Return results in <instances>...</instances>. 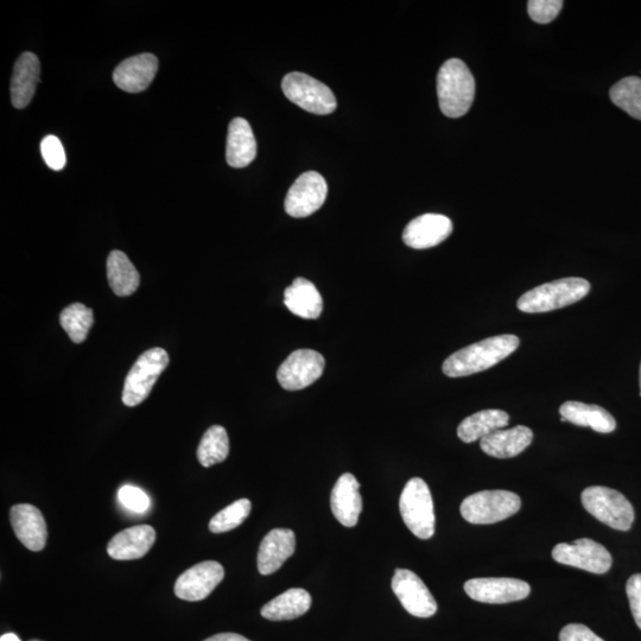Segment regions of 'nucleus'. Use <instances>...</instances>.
<instances>
[{"label":"nucleus","mask_w":641,"mask_h":641,"mask_svg":"<svg viewBox=\"0 0 641 641\" xmlns=\"http://www.w3.org/2000/svg\"><path fill=\"white\" fill-rule=\"evenodd\" d=\"M519 345L520 340L516 335L492 336L450 355L444 361L442 371L449 378L472 376L501 363L516 352Z\"/></svg>","instance_id":"obj_1"},{"label":"nucleus","mask_w":641,"mask_h":641,"mask_svg":"<svg viewBox=\"0 0 641 641\" xmlns=\"http://www.w3.org/2000/svg\"><path fill=\"white\" fill-rule=\"evenodd\" d=\"M440 109L448 118H460L471 109L475 97L474 76L466 63L450 59L437 75Z\"/></svg>","instance_id":"obj_2"},{"label":"nucleus","mask_w":641,"mask_h":641,"mask_svg":"<svg viewBox=\"0 0 641 641\" xmlns=\"http://www.w3.org/2000/svg\"><path fill=\"white\" fill-rule=\"evenodd\" d=\"M590 291L586 279L570 277L545 283L528 291L517 302L520 312L528 314L548 313L566 308L585 298Z\"/></svg>","instance_id":"obj_3"},{"label":"nucleus","mask_w":641,"mask_h":641,"mask_svg":"<svg viewBox=\"0 0 641 641\" xmlns=\"http://www.w3.org/2000/svg\"><path fill=\"white\" fill-rule=\"evenodd\" d=\"M399 510L405 525L417 538L427 541L434 536V500L423 479L414 478L405 485L399 499Z\"/></svg>","instance_id":"obj_4"},{"label":"nucleus","mask_w":641,"mask_h":641,"mask_svg":"<svg viewBox=\"0 0 641 641\" xmlns=\"http://www.w3.org/2000/svg\"><path fill=\"white\" fill-rule=\"evenodd\" d=\"M582 505L593 517L614 530L628 531L634 522V509L623 494L612 488L592 486L581 495Z\"/></svg>","instance_id":"obj_5"},{"label":"nucleus","mask_w":641,"mask_h":641,"mask_svg":"<svg viewBox=\"0 0 641 641\" xmlns=\"http://www.w3.org/2000/svg\"><path fill=\"white\" fill-rule=\"evenodd\" d=\"M522 507V500L509 491H482L462 501L460 511L466 522L487 525L503 522Z\"/></svg>","instance_id":"obj_6"},{"label":"nucleus","mask_w":641,"mask_h":641,"mask_svg":"<svg viewBox=\"0 0 641 641\" xmlns=\"http://www.w3.org/2000/svg\"><path fill=\"white\" fill-rule=\"evenodd\" d=\"M168 365L169 355L163 348H151L144 352L125 379L123 403L130 408L142 404Z\"/></svg>","instance_id":"obj_7"},{"label":"nucleus","mask_w":641,"mask_h":641,"mask_svg":"<svg viewBox=\"0 0 641 641\" xmlns=\"http://www.w3.org/2000/svg\"><path fill=\"white\" fill-rule=\"evenodd\" d=\"M282 90L291 103L320 116L333 113L338 106L332 90L307 74L295 72L285 75Z\"/></svg>","instance_id":"obj_8"},{"label":"nucleus","mask_w":641,"mask_h":641,"mask_svg":"<svg viewBox=\"0 0 641 641\" xmlns=\"http://www.w3.org/2000/svg\"><path fill=\"white\" fill-rule=\"evenodd\" d=\"M552 558L564 566L579 568L593 574H606L612 567L609 551L593 539H577L574 543H560L552 550Z\"/></svg>","instance_id":"obj_9"},{"label":"nucleus","mask_w":641,"mask_h":641,"mask_svg":"<svg viewBox=\"0 0 641 641\" xmlns=\"http://www.w3.org/2000/svg\"><path fill=\"white\" fill-rule=\"evenodd\" d=\"M326 361L313 349H298L279 366L277 379L284 390L298 391L314 384L325 371Z\"/></svg>","instance_id":"obj_10"},{"label":"nucleus","mask_w":641,"mask_h":641,"mask_svg":"<svg viewBox=\"0 0 641 641\" xmlns=\"http://www.w3.org/2000/svg\"><path fill=\"white\" fill-rule=\"evenodd\" d=\"M328 186L323 176L315 171L302 174L289 189L285 198V212L293 218H307L319 211L327 199Z\"/></svg>","instance_id":"obj_11"},{"label":"nucleus","mask_w":641,"mask_h":641,"mask_svg":"<svg viewBox=\"0 0 641 641\" xmlns=\"http://www.w3.org/2000/svg\"><path fill=\"white\" fill-rule=\"evenodd\" d=\"M392 590L405 611L416 618H430L437 612V602L427 586L414 571L397 569Z\"/></svg>","instance_id":"obj_12"},{"label":"nucleus","mask_w":641,"mask_h":641,"mask_svg":"<svg viewBox=\"0 0 641 641\" xmlns=\"http://www.w3.org/2000/svg\"><path fill=\"white\" fill-rule=\"evenodd\" d=\"M469 598L484 604H510L528 598L531 587L528 582L510 577H484L465 583Z\"/></svg>","instance_id":"obj_13"},{"label":"nucleus","mask_w":641,"mask_h":641,"mask_svg":"<svg viewBox=\"0 0 641 641\" xmlns=\"http://www.w3.org/2000/svg\"><path fill=\"white\" fill-rule=\"evenodd\" d=\"M225 577V569L219 562L206 561L184 571L175 583L177 598L184 601H201L214 592Z\"/></svg>","instance_id":"obj_14"},{"label":"nucleus","mask_w":641,"mask_h":641,"mask_svg":"<svg viewBox=\"0 0 641 641\" xmlns=\"http://www.w3.org/2000/svg\"><path fill=\"white\" fill-rule=\"evenodd\" d=\"M453 230V222L446 215L423 214L405 227L403 241L411 249H431L448 239Z\"/></svg>","instance_id":"obj_15"},{"label":"nucleus","mask_w":641,"mask_h":641,"mask_svg":"<svg viewBox=\"0 0 641 641\" xmlns=\"http://www.w3.org/2000/svg\"><path fill=\"white\" fill-rule=\"evenodd\" d=\"M10 522L19 542L25 548L37 552L46 547L47 524L37 507L30 504L15 505L10 511Z\"/></svg>","instance_id":"obj_16"},{"label":"nucleus","mask_w":641,"mask_h":641,"mask_svg":"<svg viewBox=\"0 0 641 641\" xmlns=\"http://www.w3.org/2000/svg\"><path fill=\"white\" fill-rule=\"evenodd\" d=\"M157 71V57L152 54H141L120 63L114 69L113 81L124 92L141 93L152 84Z\"/></svg>","instance_id":"obj_17"},{"label":"nucleus","mask_w":641,"mask_h":641,"mask_svg":"<svg viewBox=\"0 0 641 641\" xmlns=\"http://www.w3.org/2000/svg\"><path fill=\"white\" fill-rule=\"evenodd\" d=\"M360 484L351 473L342 474L330 495V507L334 517L346 528H354L363 511Z\"/></svg>","instance_id":"obj_18"},{"label":"nucleus","mask_w":641,"mask_h":641,"mask_svg":"<svg viewBox=\"0 0 641 641\" xmlns=\"http://www.w3.org/2000/svg\"><path fill=\"white\" fill-rule=\"evenodd\" d=\"M295 549L294 531L289 529L271 530L260 543L257 560L259 573L262 575L276 573L294 555Z\"/></svg>","instance_id":"obj_19"},{"label":"nucleus","mask_w":641,"mask_h":641,"mask_svg":"<svg viewBox=\"0 0 641 641\" xmlns=\"http://www.w3.org/2000/svg\"><path fill=\"white\" fill-rule=\"evenodd\" d=\"M156 541V531L150 525H138L117 533L109 545L107 554L116 561L139 560L148 554Z\"/></svg>","instance_id":"obj_20"},{"label":"nucleus","mask_w":641,"mask_h":641,"mask_svg":"<svg viewBox=\"0 0 641 641\" xmlns=\"http://www.w3.org/2000/svg\"><path fill=\"white\" fill-rule=\"evenodd\" d=\"M40 73V60L35 54L27 52L18 57L11 79V101L16 109H25L33 100Z\"/></svg>","instance_id":"obj_21"},{"label":"nucleus","mask_w":641,"mask_h":641,"mask_svg":"<svg viewBox=\"0 0 641 641\" xmlns=\"http://www.w3.org/2000/svg\"><path fill=\"white\" fill-rule=\"evenodd\" d=\"M533 440L532 430L525 425L512 429L494 431L480 440L482 452L497 459L516 458L530 446Z\"/></svg>","instance_id":"obj_22"},{"label":"nucleus","mask_w":641,"mask_h":641,"mask_svg":"<svg viewBox=\"0 0 641 641\" xmlns=\"http://www.w3.org/2000/svg\"><path fill=\"white\" fill-rule=\"evenodd\" d=\"M257 156V142L249 122L233 119L228 126L226 160L233 168H246Z\"/></svg>","instance_id":"obj_23"},{"label":"nucleus","mask_w":641,"mask_h":641,"mask_svg":"<svg viewBox=\"0 0 641 641\" xmlns=\"http://www.w3.org/2000/svg\"><path fill=\"white\" fill-rule=\"evenodd\" d=\"M284 304L290 313L302 319L316 320L322 314L323 301L320 291L306 278H296L284 291Z\"/></svg>","instance_id":"obj_24"},{"label":"nucleus","mask_w":641,"mask_h":641,"mask_svg":"<svg viewBox=\"0 0 641 641\" xmlns=\"http://www.w3.org/2000/svg\"><path fill=\"white\" fill-rule=\"evenodd\" d=\"M560 415L562 422L573 423L579 427H589L596 433L609 434L617 429V421L599 405L566 402L560 408Z\"/></svg>","instance_id":"obj_25"},{"label":"nucleus","mask_w":641,"mask_h":641,"mask_svg":"<svg viewBox=\"0 0 641 641\" xmlns=\"http://www.w3.org/2000/svg\"><path fill=\"white\" fill-rule=\"evenodd\" d=\"M310 607H312V596L307 590L293 588L268 602L260 614L271 621L294 620L306 614Z\"/></svg>","instance_id":"obj_26"},{"label":"nucleus","mask_w":641,"mask_h":641,"mask_svg":"<svg viewBox=\"0 0 641 641\" xmlns=\"http://www.w3.org/2000/svg\"><path fill=\"white\" fill-rule=\"evenodd\" d=\"M510 422V416L503 410H482L461 422L458 436L462 442L473 443L491 435L494 431L504 429Z\"/></svg>","instance_id":"obj_27"},{"label":"nucleus","mask_w":641,"mask_h":641,"mask_svg":"<svg viewBox=\"0 0 641 641\" xmlns=\"http://www.w3.org/2000/svg\"><path fill=\"white\" fill-rule=\"evenodd\" d=\"M107 279L113 293L119 297L135 294L141 284L135 265L122 251H112L107 258Z\"/></svg>","instance_id":"obj_28"},{"label":"nucleus","mask_w":641,"mask_h":641,"mask_svg":"<svg viewBox=\"0 0 641 641\" xmlns=\"http://www.w3.org/2000/svg\"><path fill=\"white\" fill-rule=\"evenodd\" d=\"M230 454V439L227 431L220 425L209 428L198 448V460L203 467H212L224 462Z\"/></svg>","instance_id":"obj_29"},{"label":"nucleus","mask_w":641,"mask_h":641,"mask_svg":"<svg viewBox=\"0 0 641 641\" xmlns=\"http://www.w3.org/2000/svg\"><path fill=\"white\" fill-rule=\"evenodd\" d=\"M93 322V310L82 303L71 304L60 315L62 328L75 344H82L87 339Z\"/></svg>","instance_id":"obj_30"},{"label":"nucleus","mask_w":641,"mask_h":641,"mask_svg":"<svg viewBox=\"0 0 641 641\" xmlns=\"http://www.w3.org/2000/svg\"><path fill=\"white\" fill-rule=\"evenodd\" d=\"M609 97L615 106L630 114L634 119L641 120V79L628 76L615 84Z\"/></svg>","instance_id":"obj_31"},{"label":"nucleus","mask_w":641,"mask_h":641,"mask_svg":"<svg viewBox=\"0 0 641 641\" xmlns=\"http://www.w3.org/2000/svg\"><path fill=\"white\" fill-rule=\"evenodd\" d=\"M252 504L249 499H239L220 511L209 522V531L225 533L239 528L250 516Z\"/></svg>","instance_id":"obj_32"},{"label":"nucleus","mask_w":641,"mask_h":641,"mask_svg":"<svg viewBox=\"0 0 641 641\" xmlns=\"http://www.w3.org/2000/svg\"><path fill=\"white\" fill-rule=\"evenodd\" d=\"M562 0H530L529 16L538 24H549L555 21L563 8Z\"/></svg>","instance_id":"obj_33"},{"label":"nucleus","mask_w":641,"mask_h":641,"mask_svg":"<svg viewBox=\"0 0 641 641\" xmlns=\"http://www.w3.org/2000/svg\"><path fill=\"white\" fill-rule=\"evenodd\" d=\"M41 152L44 162L50 169L60 171L65 168L67 157L59 138L55 136L44 137L41 143Z\"/></svg>","instance_id":"obj_34"},{"label":"nucleus","mask_w":641,"mask_h":641,"mask_svg":"<svg viewBox=\"0 0 641 641\" xmlns=\"http://www.w3.org/2000/svg\"><path fill=\"white\" fill-rule=\"evenodd\" d=\"M118 499L126 509L143 513L149 510L150 498L147 493H144L141 488L135 486H124L118 492Z\"/></svg>","instance_id":"obj_35"},{"label":"nucleus","mask_w":641,"mask_h":641,"mask_svg":"<svg viewBox=\"0 0 641 641\" xmlns=\"http://www.w3.org/2000/svg\"><path fill=\"white\" fill-rule=\"evenodd\" d=\"M626 593L634 621L641 630V574L630 577V580L627 581Z\"/></svg>","instance_id":"obj_36"},{"label":"nucleus","mask_w":641,"mask_h":641,"mask_svg":"<svg viewBox=\"0 0 641 641\" xmlns=\"http://www.w3.org/2000/svg\"><path fill=\"white\" fill-rule=\"evenodd\" d=\"M560 641H605L585 625L570 624L563 627L560 633Z\"/></svg>","instance_id":"obj_37"},{"label":"nucleus","mask_w":641,"mask_h":641,"mask_svg":"<svg viewBox=\"0 0 641 641\" xmlns=\"http://www.w3.org/2000/svg\"><path fill=\"white\" fill-rule=\"evenodd\" d=\"M205 641H251L240 634L237 633H220L215 634L211 638L206 639Z\"/></svg>","instance_id":"obj_38"},{"label":"nucleus","mask_w":641,"mask_h":641,"mask_svg":"<svg viewBox=\"0 0 641 641\" xmlns=\"http://www.w3.org/2000/svg\"><path fill=\"white\" fill-rule=\"evenodd\" d=\"M0 641H21V640H19L16 634L8 633V634H4V636L0 638Z\"/></svg>","instance_id":"obj_39"},{"label":"nucleus","mask_w":641,"mask_h":641,"mask_svg":"<svg viewBox=\"0 0 641 641\" xmlns=\"http://www.w3.org/2000/svg\"><path fill=\"white\" fill-rule=\"evenodd\" d=\"M639 384H640V396H641V364H640V372H639Z\"/></svg>","instance_id":"obj_40"}]
</instances>
